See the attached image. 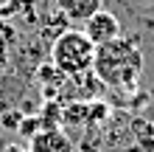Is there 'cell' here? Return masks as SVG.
Here are the masks:
<instances>
[{"label": "cell", "instance_id": "1", "mask_svg": "<svg viewBox=\"0 0 154 152\" xmlns=\"http://www.w3.org/2000/svg\"><path fill=\"white\" fill-rule=\"evenodd\" d=\"M93 73L112 93L132 96L143 76V51L126 37H118L106 45H98L95 59H93Z\"/></svg>", "mask_w": 154, "mask_h": 152}, {"label": "cell", "instance_id": "2", "mask_svg": "<svg viewBox=\"0 0 154 152\" xmlns=\"http://www.w3.org/2000/svg\"><path fill=\"white\" fill-rule=\"evenodd\" d=\"M95 59V45L84 37V31L67 28L65 34H59L51 45V62L56 65L65 76H81L93 70Z\"/></svg>", "mask_w": 154, "mask_h": 152}, {"label": "cell", "instance_id": "3", "mask_svg": "<svg viewBox=\"0 0 154 152\" xmlns=\"http://www.w3.org/2000/svg\"><path fill=\"white\" fill-rule=\"evenodd\" d=\"M84 25V37L93 42V45H106V42H112L118 37H123L121 34V20L112 14V11H106V8H101V11H95L93 17H90L87 23H81Z\"/></svg>", "mask_w": 154, "mask_h": 152}, {"label": "cell", "instance_id": "4", "mask_svg": "<svg viewBox=\"0 0 154 152\" xmlns=\"http://www.w3.org/2000/svg\"><path fill=\"white\" fill-rule=\"evenodd\" d=\"M28 152H73V141L67 138V132L56 130H39L37 135L28 141Z\"/></svg>", "mask_w": 154, "mask_h": 152}, {"label": "cell", "instance_id": "5", "mask_svg": "<svg viewBox=\"0 0 154 152\" xmlns=\"http://www.w3.org/2000/svg\"><path fill=\"white\" fill-rule=\"evenodd\" d=\"M56 8L67 17V23H87L104 8V0H56Z\"/></svg>", "mask_w": 154, "mask_h": 152}, {"label": "cell", "instance_id": "6", "mask_svg": "<svg viewBox=\"0 0 154 152\" xmlns=\"http://www.w3.org/2000/svg\"><path fill=\"white\" fill-rule=\"evenodd\" d=\"M37 76H39V82H42V87H45V93H48V96H53V93H56V87L70 79V76L62 73L53 62H51V65H42V68L37 70Z\"/></svg>", "mask_w": 154, "mask_h": 152}, {"label": "cell", "instance_id": "7", "mask_svg": "<svg viewBox=\"0 0 154 152\" xmlns=\"http://www.w3.org/2000/svg\"><path fill=\"white\" fill-rule=\"evenodd\" d=\"M132 132H134V144L140 147V152H154V124L151 121L137 118L132 124Z\"/></svg>", "mask_w": 154, "mask_h": 152}, {"label": "cell", "instance_id": "8", "mask_svg": "<svg viewBox=\"0 0 154 152\" xmlns=\"http://www.w3.org/2000/svg\"><path fill=\"white\" fill-rule=\"evenodd\" d=\"M42 130V121H39V115H28V118H23L20 121V127H17V132L25 138V141H31L37 132Z\"/></svg>", "mask_w": 154, "mask_h": 152}, {"label": "cell", "instance_id": "9", "mask_svg": "<svg viewBox=\"0 0 154 152\" xmlns=\"http://www.w3.org/2000/svg\"><path fill=\"white\" fill-rule=\"evenodd\" d=\"M20 121H23V113H17V110L0 115V124H3L6 130H17V127H20Z\"/></svg>", "mask_w": 154, "mask_h": 152}, {"label": "cell", "instance_id": "10", "mask_svg": "<svg viewBox=\"0 0 154 152\" xmlns=\"http://www.w3.org/2000/svg\"><path fill=\"white\" fill-rule=\"evenodd\" d=\"M6 152H25V149H23V147H17V144H8Z\"/></svg>", "mask_w": 154, "mask_h": 152}, {"label": "cell", "instance_id": "11", "mask_svg": "<svg viewBox=\"0 0 154 152\" xmlns=\"http://www.w3.org/2000/svg\"><path fill=\"white\" fill-rule=\"evenodd\" d=\"M134 3H151V0H134Z\"/></svg>", "mask_w": 154, "mask_h": 152}, {"label": "cell", "instance_id": "12", "mask_svg": "<svg viewBox=\"0 0 154 152\" xmlns=\"http://www.w3.org/2000/svg\"><path fill=\"white\" fill-rule=\"evenodd\" d=\"M23 3H25V6H31V3H34V0H23Z\"/></svg>", "mask_w": 154, "mask_h": 152}]
</instances>
